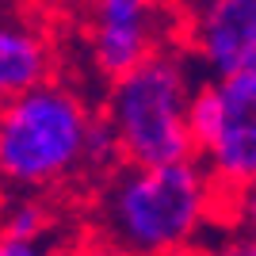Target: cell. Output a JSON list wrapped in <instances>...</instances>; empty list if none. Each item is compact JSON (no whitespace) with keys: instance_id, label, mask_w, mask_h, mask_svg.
I'll list each match as a JSON object with an SVG mask.
<instances>
[{"instance_id":"6da1fadb","label":"cell","mask_w":256,"mask_h":256,"mask_svg":"<svg viewBox=\"0 0 256 256\" xmlns=\"http://www.w3.org/2000/svg\"><path fill=\"white\" fill-rule=\"evenodd\" d=\"M210 172L199 157L168 164H118L104 192V230L126 256H176L214 206Z\"/></svg>"},{"instance_id":"7a4b0ae2","label":"cell","mask_w":256,"mask_h":256,"mask_svg":"<svg viewBox=\"0 0 256 256\" xmlns=\"http://www.w3.org/2000/svg\"><path fill=\"white\" fill-rule=\"evenodd\" d=\"M192 92V65L172 50H157L130 73L107 80L104 115L115 122L126 160L168 164L195 157V142L188 130Z\"/></svg>"},{"instance_id":"3957f363","label":"cell","mask_w":256,"mask_h":256,"mask_svg":"<svg viewBox=\"0 0 256 256\" xmlns=\"http://www.w3.org/2000/svg\"><path fill=\"white\" fill-rule=\"evenodd\" d=\"M92 111L69 88L46 84L4 100L0 115V172L16 188H50L84 168Z\"/></svg>"},{"instance_id":"277c9868","label":"cell","mask_w":256,"mask_h":256,"mask_svg":"<svg viewBox=\"0 0 256 256\" xmlns=\"http://www.w3.org/2000/svg\"><path fill=\"white\" fill-rule=\"evenodd\" d=\"M222 88V122L203 164L210 172L218 195H234L256 176V69L234 76H218Z\"/></svg>"},{"instance_id":"5b68a950","label":"cell","mask_w":256,"mask_h":256,"mask_svg":"<svg viewBox=\"0 0 256 256\" xmlns=\"http://www.w3.org/2000/svg\"><path fill=\"white\" fill-rule=\"evenodd\" d=\"M188 50L210 76L256 69V0H199L188 20Z\"/></svg>"},{"instance_id":"8992f818","label":"cell","mask_w":256,"mask_h":256,"mask_svg":"<svg viewBox=\"0 0 256 256\" xmlns=\"http://www.w3.org/2000/svg\"><path fill=\"white\" fill-rule=\"evenodd\" d=\"M160 50V0H92V58L115 80Z\"/></svg>"},{"instance_id":"52a82bcc","label":"cell","mask_w":256,"mask_h":256,"mask_svg":"<svg viewBox=\"0 0 256 256\" xmlns=\"http://www.w3.org/2000/svg\"><path fill=\"white\" fill-rule=\"evenodd\" d=\"M50 80V50L31 27L8 23L0 31V92L4 100Z\"/></svg>"},{"instance_id":"ba28073f","label":"cell","mask_w":256,"mask_h":256,"mask_svg":"<svg viewBox=\"0 0 256 256\" xmlns=\"http://www.w3.org/2000/svg\"><path fill=\"white\" fill-rule=\"evenodd\" d=\"M218 122H222V88H218V76L195 80V92L188 100V130H192V142H195V157H203L210 150L214 134H218Z\"/></svg>"},{"instance_id":"9c48e42d","label":"cell","mask_w":256,"mask_h":256,"mask_svg":"<svg viewBox=\"0 0 256 256\" xmlns=\"http://www.w3.org/2000/svg\"><path fill=\"white\" fill-rule=\"evenodd\" d=\"M118 164H126L118 130H115V122H111L107 115H96V118H92V126H88V142H84V168L115 172Z\"/></svg>"},{"instance_id":"30bf717a","label":"cell","mask_w":256,"mask_h":256,"mask_svg":"<svg viewBox=\"0 0 256 256\" xmlns=\"http://www.w3.org/2000/svg\"><path fill=\"white\" fill-rule=\"evenodd\" d=\"M54 210L34 199V195H23L20 203H12L8 214H4V237H27V241H38V237L50 230Z\"/></svg>"},{"instance_id":"8fae6325","label":"cell","mask_w":256,"mask_h":256,"mask_svg":"<svg viewBox=\"0 0 256 256\" xmlns=\"http://www.w3.org/2000/svg\"><path fill=\"white\" fill-rule=\"evenodd\" d=\"M230 203H234V218L245 226V230L256 234V176L245 184V188H237V192L230 195Z\"/></svg>"},{"instance_id":"7c38bea8","label":"cell","mask_w":256,"mask_h":256,"mask_svg":"<svg viewBox=\"0 0 256 256\" xmlns=\"http://www.w3.org/2000/svg\"><path fill=\"white\" fill-rule=\"evenodd\" d=\"M210 256H256V234L245 230V234H234L222 248H214Z\"/></svg>"},{"instance_id":"4fadbf2b","label":"cell","mask_w":256,"mask_h":256,"mask_svg":"<svg viewBox=\"0 0 256 256\" xmlns=\"http://www.w3.org/2000/svg\"><path fill=\"white\" fill-rule=\"evenodd\" d=\"M0 256H54V252H46L38 241H27V237H4Z\"/></svg>"}]
</instances>
